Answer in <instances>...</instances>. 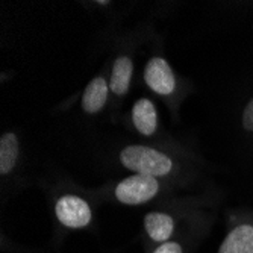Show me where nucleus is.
I'll use <instances>...</instances> for the list:
<instances>
[{
	"mask_svg": "<svg viewBox=\"0 0 253 253\" xmlns=\"http://www.w3.org/2000/svg\"><path fill=\"white\" fill-rule=\"evenodd\" d=\"M120 161L126 169L150 177L164 176L170 173L173 167L171 159L167 155L146 146L125 147L120 153Z\"/></svg>",
	"mask_w": 253,
	"mask_h": 253,
	"instance_id": "1",
	"label": "nucleus"
},
{
	"mask_svg": "<svg viewBox=\"0 0 253 253\" xmlns=\"http://www.w3.org/2000/svg\"><path fill=\"white\" fill-rule=\"evenodd\" d=\"M159 183L155 177L135 174L122 180L116 188V197L126 205H141L156 196Z\"/></svg>",
	"mask_w": 253,
	"mask_h": 253,
	"instance_id": "2",
	"label": "nucleus"
},
{
	"mask_svg": "<svg viewBox=\"0 0 253 253\" xmlns=\"http://www.w3.org/2000/svg\"><path fill=\"white\" fill-rule=\"evenodd\" d=\"M58 220L67 227H85L89 224L93 214L89 205L78 196H62L55 206Z\"/></svg>",
	"mask_w": 253,
	"mask_h": 253,
	"instance_id": "3",
	"label": "nucleus"
},
{
	"mask_svg": "<svg viewBox=\"0 0 253 253\" xmlns=\"http://www.w3.org/2000/svg\"><path fill=\"white\" fill-rule=\"evenodd\" d=\"M146 84L158 94H171L176 86V79L170 65L163 58H152L144 70Z\"/></svg>",
	"mask_w": 253,
	"mask_h": 253,
	"instance_id": "4",
	"label": "nucleus"
},
{
	"mask_svg": "<svg viewBox=\"0 0 253 253\" xmlns=\"http://www.w3.org/2000/svg\"><path fill=\"white\" fill-rule=\"evenodd\" d=\"M218 253H253V224H237L223 240Z\"/></svg>",
	"mask_w": 253,
	"mask_h": 253,
	"instance_id": "5",
	"label": "nucleus"
},
{
	"mask_svg": "<svg viewBox=\"0 0 253 253\" xmlns=\"http://www.w3.org/2000/svg\"><path fill=\"white\" fill-rule=\"evenodd\" d=\"M144 227L147 235L156 243H167L174 232V221L169 214L150 212L144 218Z\"/></svg>",
	"mask_w": 253,
	"mask_h": 253,
	"instance_id": "6",
	"label": "nucleus"
},
{
	"mask_svg": "<svg viewBox=\"0 0 253 253\" xmlns=\"http://www.w3.org/2000/svg\"><path fill=\"white\" fill-rule=\"evenodd\" d=\"M132 120L138 132L149 136L156 130V109L147 99H140L132 109Z\"/></svg>",
	"mask_w": 253,
	"mask_h": 253,
	"instance_id": "7",
	"label": "nucleus"
},
{
	"mask_svg": "<svg viewBox=\"0 0 253 253\" xmlns=\"http://www.w3.org/2000/svg\"><path fill=\"white\" fill-rule=\"evenodd\" d=\"M106 99H108L106 81L103 78H96L85 88V93L82 97V108L88 114H96L105 106Z\"/></svg>",
	"mask_w": 253,
	"mask_h": 253,
	"instance_id": "8",
	"label": "nucleus"
},
{
	"mask_svg": "<svg viewBox=\"0 0 253 253\" xmlns=\"http://www.w3.org/2000/svg\"><path fill=\"white\" fill-rule=\"evenodd\" d=\"M132 76V61L127 56H120L112 67V75H111V89L114 94H125L129 89Z\"/></svg>",
	"mask_w": 253,
	"mask_h": 253,
	"instance_id": "9",
	"label": "nucleus"
},
{
	"mask_svg": "<svg viewBox=\"0 0 253 253\" xmlns=\"http://www.w3.org/2000/svg\"><path fill=\"white\" fill-rule=\"evenodd\" d=\"M18 158V141L14 133H3L0 138V173L8 174Z\"/></svg>",
	"mask_w": 253,
	"mask_h": 253,
	"instance_id": "10",
	"label": "nucleus"
},
{
	"mask_svg": "<svg viewBox=\"0 0 253 253\" xmlns=\"http://www.w3.org/2000/svg\"><path fill=\"white\" fill-rule=\"evenodd\" d=\"M243 126L246 130L253 132V99H250L243 112Z\"/></svg>",
	"mask_w": 253,
	"mask_h": 253,
	"instance_id": "11",
	"label": "nucleus"
},
{
	"mask_svg": "<svg viewBox=\"0 0 253 253\" xmlns=\"http://www.w3.org/2000/svg\"><path fill=\"white\" fill-rule=\"evenodd\" d=\"M153 253H182V247L179 243L174 241H167L161 244Z\"/></svg>",
	"mask_w": 253,
	"mask_h": 253,
	"instance_id": "12",
	"label": "nucleus"
}]
</instances>
